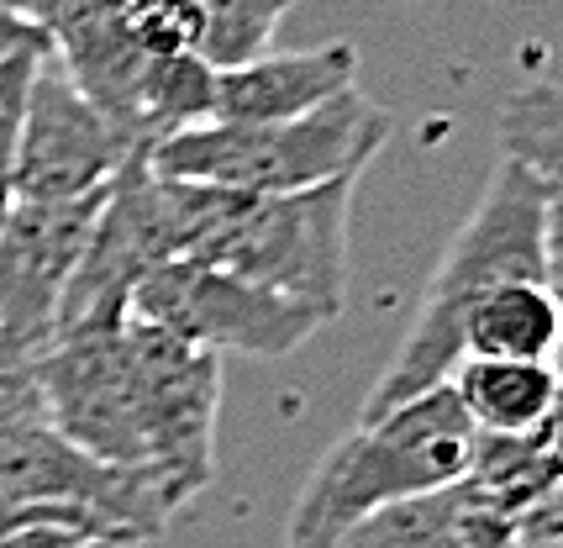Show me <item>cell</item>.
I'll use <instances>...</instances> for the list:
<instances>
[{
	"label": "cell",
	"instance_id": "20",
	"mask_svg": "<svg viewBox=\"0 0 563 548\" xmlns=\"http://www.w3.org/2000/svg\"><path fill=\"white\" fill-rule=\"evenodd\" d=\"M26 48H48V37L37 32V26L16 17L11 6H0V58H11V53H26Z\"/></svg>",
	"mask_w": 563,
	"mask_h": 548
},
{
	"label": "cell",
	"instance_id": "14",
	"mask_svg": "<svg viewBox=\"0 0 563 548\" xmlns=\"http://www.w3.org/2000/svg\"><path fill=\"white\" fill-rule=\"evenodd\" d=\"M179 48L206 58L211 69H232L269 53L290 0H158Z\"/></svg>",
	"mask_w": 563,
	"mask_h": 548
},
{
	"label": "cell",
	"instance_id": "24",
	"mask_svg": "<svg viewBox=\"0 0 563 548\" xmlns=\"http://www.w3.org/2000/svg\"><path fill=\"white\" fill-rule=\"evenodd\" d=\"M5 370H11V364H5V359H0V374H5Z\"/></svg>",
	"mask_w": 563,
	"mask_h": 548
},
{
	"label": "cell",
	"instance_id": "3",
	"mask_svg": "<svg viewBox=\"0 0 563 548\" xmlns=\"http://www.w3.org/2000/svg\"><path fill=\"white\" fill-rule=\"evenodd\" d=\"M474 443L479 432L448 385L364 417L306 474L290 506L285 548H332L347 527L390 501L459 485L474 464Z\"/></svg>",
	"mask_w": 563,
	"mask_h": 548
},
{
	"label": "cell",
	"instance_id": "23",
	"mask_svg": "<svg viewBox=\"0 0 563 548\" xmlns=\"http://www.w3.org/2000/svg\"><path fill=\"white\" fill-rule=\"evenodd\" d=\"M85 548H111V544H85Z\"/></svg>",
	"mask_w": 563,
	"mask_h": 548
},
{
	"label": "cell",
	"instance_id": "11",
	"mask_svg": "<svg viewBox=\"0 0 563 548\" xmlns=\"http://www.w3.org/2000/svg\"><path fill=\"white\" fill-rule=\"evenodd\" d=\"M358 85L353 43H317L300 53H258L247 64L217 69L211 122H295Z\"/></svg>",
	"mask_w": 563,
	"mask_h": 548
},
{
	"label": "cell",
	"instance_id": "13",
	"mask_svg": "<svg viewBox=\"0 0 563 548\" xmlns=\"http://www.w3.org/2000/svg\"><path fill=\"white\" fill-rule=\"evenodd\" d=\"M563 343V306L548 280H511L468 311L464 359H553Z\"/></svg>",
	"mask_w": 563,
	"mask_h": 548
},
{
	"label": "cell",
	"instance_id": "16",
	"mask_svg": "<svg viewBox=\"0 0 563 548\" xmlns=\"http://www.w3.org/2000/svg\"><path fill=\"white\" fill-rule=\"evenodd\" d=\"M500 158H516L563 206V85L542 79L500 106Z\"/></svg>",
	"mask_w": 563,
	"mask_h": 548
},
{
	"label": "cell",
	"instance_id": "17",
	"mask_svg": "<svg viewBox=\"0 0 563 548\" xmlns=\"http://www.w3.org/2000/svg\"><path fill=\"white\" fill-rule=\"evenodd\" d=\"M37 53H43V48H26V53L0 58V179H11V169H16V143H22L26 90H32Z\"/></svg>",
	"mask_w": 563,
	"mask_h": 548
},
{
	"label": "cell",
	"instance_id": "15",
	"mask_svg": "<svg viewBox=\"0 0 563 548\" xmlns=\"http://www.w3.org/2000/svg\"><path fill=\"white\" fill-rule=\"evenodd\" d=\"M468 517H474V485L459 480L368 512L332 548H468Z\"/></svg>",
	"mask_w": 563,
	"mask_h": 548
},
{
	"label": "cell",
	"instance_id": "12",
	"mask_svg": "<svg viewBox=\"0 0 563 548\" xmlns=\"http://www.w3.org/2000/svg\"><path fill=\"white\" fill-rule=\"evenodd\" d=\"M448 391L459 396L474 432L538 438L559 401V370L553 359H459Z\"/></svg>",
	"mask_w": 563,
	"mask_h": 548
},
{
	"label": "cell",
	"instance_id": "4",
	"mask_svg": "<svg viewBox=\"0 0 563 548\" xmlns=\"http://www.w3.org/2000/svg\"><path fill=\"white\" fill-rule=\"evenodd\" d=\"M390 143V111L358 85L295 122H200L147 149V164L169 179L290 196L332 179H364L374 153Z\"/></svg>",
	"mask_w": 563,
	"mask_h": 548
},
{
	"label": "cell",
	"instance_id": "9",
	"mask_svg": "<svg viewBox=\"0 0 563 548\" xmlns=\"http://www.w3.org/2000/svg\"><path fill=\"white\" fill-rule=\"evenodd\" d=\"M132 153L143 149H132L85 100V90L53 58V48L37 53L32 90H26L22 143H16V169H11L16 200L100 196V190H111V179L126 169Z\"/></svg>",
	"mask_w": 563,
	"mask_h": 548
},
{
	"label": "cell",
	"instance_id": "22",
	"mask_svg": "<svg viewBox=\"0 0 563 548\" xmlns=\"http://www.w3.org/2000/svg\"><path fill=\"white\" fill-rule=\"evenodd\" d=\"M11 200H16V190H11V179H0V227H5V211H11Z\"/></svg>",
	"mask_w": 563,
	"mask_h": 548
},
{
	"label": "cell",
	"instance_id": "25",
	"mask_svg": "<svg viewBox=\"0 0 563 548\" xmlns=\"http://www.w3.org/2000/svg\"><path fill=\"white\" fill-rule=\"evenodd\" d=\"M421 6H442V0H421Z\"/></svg>",
	"mask_w": 563,
	"mask_h": 548
},
{
	"label": "cell",
	"instance_id": "21",
	"mask_svg": "<svg viewBox=\"0 0 563 548\" xmlns=\"http://www.w3.org/2000/svg\"><path fill=\"white\" fill-rule=\"evenodd\" d=\"M548 291L563 306V206H548Z\"/></svg>",
	"mask_w": 563,
	"mask_h": 548
},
{
	"label": "cell",
	"instance_id": "8",
	"mask_svg": "<svg viewBox=\"0 0 563 548\" xmlns=\"http://www.w3.org/2000/svg\"><path fill=\"white\" fill-rule=\"evenodd\" d=\"M100 206L106 190L79 200H11L0 227V359L11 370L58 338V306Z\"/></svg>",
	"mask_w": 563,
	"mask_h": 548
},
{
	"label": "cell",
	"instance_id": "6",
	"mask_svg": "<svg viewBox=\"0 0 563 548\" xmlns=\"http://www.w3.org/2000/svg\"><path fill=\"white\" fill-rule=\"evenodd\" d=\"M126 353L137 370V412H143L147 470L190 501L217 480V412H221V353L196 349L164 327L137 317L122 322Z\"/></svg>",
	"mask_w": 563,
	"mask_h": 548
},
{
	"label": "cell",
	"instance_id": "18",
	"mask_svg": "<svg viewBox=\"0 0 563 548\" xmlns=\"http://www.w3.org/2000/svg\"><path fill=\"white\" fill-rule=\"evenodd\" d=\"M26 523H69V527H90V533H100L85 512H74V506H53V501H16V496H0V538L5 533H16V527ZM106 538V533H100ZM111 544V538H106Z\"/></svg>",
	"mask_w": 563,
	"mask_h": 548
},
{
	"label": "cell",
	"instance_id": "7",
	"mask_svg": "<svg viewBox=\"0 0 563 548\" xmlns=\"http://www.w3.org/2000/svg\"><path fill=\"white\" fill-rule=\"evenodd\" d=\"M22 370L32 374L58 438H69L74 449H85L90 459L147 470L137 370H132V353H126L122 322L58 332Z\"/></svg>",
	"mask_w": 563,
	"mask_h": 548
},
{
	"label": "cell",
	"instance_id": "1",
	"mask_svg": "<svg viewBox=\"0 0 563 548\" xmlns=\"http://www.w3.org/2000/svg\"><path fill=\"white\" fill-rule=\"evenodd\" d=\"M358 179H332L290 196H253L190 185L153 169V206L164 259L211 264L274 296L338 317L347 300V227Z\"/></svg>",
	"mask_w": 563,
	"mask_h": 548
},
{
	"label": "cell",
	"instance_id": "2",
	"mask_svg": "<svg viewBox=\"0 0 563 548\" xmlns=\"http://www.w3.org/2000/svg\"><path fill=\"white\" fill-rule=\"evenodd\" d=\"M548 190L516 158H500L495 175L474 200L464 227L442 249L438 274L427 280L421 306L390 364L368 385L358 423L379 417L400 401H417L448 385V374L464 359V322L495 285L511 280H548Z\"/></svg>",
	"mask_w": 563,
	"mask_h": 548
},
{
	"label": "cell",
	"instance_id": "5",
	"mask_svg": "<svg viewBox=\"0 0 563 548\" xmlns=\"http://www.w3.org/2000/svg\"><path fill=\"white\" fill-rule=\"evenodd\" d=\"M126 317L147 327H164L174 338L196 343L211 353H247V359H285L295 353L317 327V306L290 296H274L264 285H247L238 274L190 264V259H164L143 274V285L132 291Z\"/></svg>",
	"mask_w": 563,
	"mask_h": 548
},
{
	"label": "cell",
	"instance_id": "19",
	"mask_svg": "<svg viewBox=\"0 0 563 548\" xmlns=\"http://www.w3.org/2000/svg\"><path fill=\"white\" fill-rule=\"evenodd\" d=\"M0 6H11V11H16V17H26V22L37 26L43 37H53V32H58V26H64L74 11L85 6V0H0Z\"/></svg>",
	"mask_w": 563,
	"mask_h": 548
},
{
	"label": "cell",
	"instance_id": "10",
	"mask_svg": "<svg viewBox=\"0 0 563 548\" xmlns=\"http://www.w3.org/2000/svg\"><path fill=\"white\" fill-rule=\"evenodd\" d=\"M153 264H164V238H158V206H153V164L143 149L126 158V169L106 190L96 232L79 253L64 306H58V332L126 322L132 291L143 285Z\"/></svg>",
	"mask_w": 563,
	"mask_h": 548
}]
</instances>
